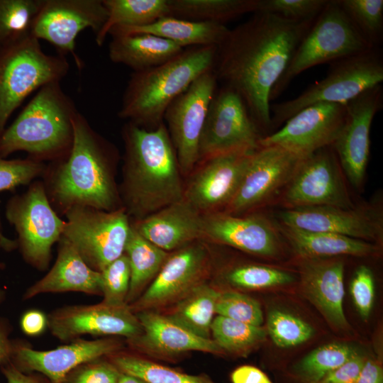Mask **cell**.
<instances>
[{"label": "cell", "instance_id": "cell-1", "mask_svg": "<svg viewBox=\"0 0 383 383\" xmlns=\"http://www.w3.org/2000/svg\"><path fill=\"white\" fill-rule=\"evenodd\" d=\"M315 20L295 21L256 12L229 29L216 47L213 72L217 82L240 94L261 133L272 129V91Z\"/></svg>", "mask_w": 383, "mask_h": 383}, {"label": "cell", "instance_id": "cell-2", "mask_svg": "<svg viewBox=\"0 0 383 383\" xmlns=\"http://www.w3.org/2000/svg\"><path fill=\"white\" fill-rule=\"evenodd\" d=\"M73 126L74 138L69 156L47 163L40 179L52 209L62 217L75 206L107 211L123 208L116 181L118 149L79 111Z\"/></svg>", "mask_w": 383, "mask_h": 383}, {"label": "cell", "instance_id": "cell-3", "mask_svg": "<svg viewBox=\"0 0 383 383\" xmlns=\"http://www.w3.org/2000/svg\"><path fill=\"white\" fill-rule=\"evenodd\" d=\"M121 135L124 154L118 189L131 220L143 219L182 200V173L166 124L149 130L127 121Z\"/></svg>", "mask_w": 383, "mask_h": 383}, {"label": "cell", "instance_id": "cell-4", "mask_svg": "<svg viewBox=\"0 0 383 383\" xmlns=\"http://www.w3.org/2000/svg\"><path fill=\"white\" fill-rule=\"evenodd\" d=\"M60 82L40 87L4 129L0 135V157L20 151L31 160L50 163L69 156L74 138L73 118L78 110Z\"/></svg>", "mask_w": 383, "mask_h": 383}, {"label": "cell", "instance_id": "cell-5", "mask_svg": "<svg viewBox=\"0 0 383 383\" xmlns=\"http://www.w3.org/2000/svg\"><path fill=\"white\" fill-rule=\"evenodd\" d=\"M216 47L184 48L168 61L133 72L123 94L118 116L145 129L164 122L168 106L201 75L213 70Z\"/></svg>", "mask_w": 383, "mask_h": 383}, {"label": "cell", "instance_id": "cell-6", "mask_svg": "<svg viewBox=\"0 0 383 383\" xmlns=\"http://www.w3.org/2000/svg\"><path fill=\"white\" fill-rule=\"evenodd\" d=\"M66 57L45 52L29 35L0 45V135L13 113L32 93L67 74Z\"/></svg>", "mask_w": 383, "mask_h": 383}, {"label": "cell", "instance_id": "cell-7", "mask_svg": "<svg viewBox=\"0 0 383 383\" xmlns=\"http://www.w3.org/2000/svg\"><path fill=\"white\" fill-rule=\"evenodd\" d=\"M382 82L380 48L333 62L324 79L292 99L270 104L272 129L309 106L319 102L347 104Z\"/></svg>", "mask_w": 383, "mask_h": 383}, {"label": "cell", "instance_id": "cell-8", "mask_svg": "<svg viewBox=\"0 0 383 383\" xmlns=\"http://www.w3.org/2000/svg\"><path fill=\"white\" fill-rule=\"evenodd\" d=\"M372 48L352 24L337 0H328L296 47L286 71L272 91L270 101L304 71Z\"/></svg>", "mask_w": 383, "mask_h": 383}, {"label": "cell", "instance_id": "cell-9", "mask_svg": "<svg viewBox=\"0 0 383 383\" xmlns=\"http://www.w3.org/2000/svg\"><path fill=\"white\" fill-rule=\"evenodd\" d=\"M5 217L16 233L23 261L39 272L48 270L52 248L62 235L65 221L52 209L40 179L8 199Z\"/></svg>", "mask_w": 383, "mask_h": 383}, {"label": "cell", "instance_id": "cell-10", "mask_svg": "<svg viewBox=\"0 0 383 383\" xmlns=\"http://www.w3.org/2000/svg\"><path fill=\"white\" fill-rule=\"evenodd\" d=\"M62 236L91 269L101 272L125 252L131 221L125 209L75 206L65 215Z\"/></svg>", "mask_w": 383, "mask_h": 383}, {"label": "cell", "instance_id": "cell-11", "mask_svg": "<svg viewBox=\"0 0 383 383\" xmlns=\"http://www.w3.org/2000/svg\"><path fill=\"white\" fill-rule=\"evenodd\" d=\"M263 137L240 94L222 86L211 101L199 145V162L217 155L250 152Z\"/></svg>", "mask_w": 383, "mask_h": 383}, {"label": "cell", "instance_id": "cell-12", "mask_svg": "<svg viewBox=\"0 0 383 383\" xmlns=\"http://www.w3.org/2000/svg\"><path fill=\"white\" fill-rule=\"evenodd\" d=\"M331 146L320 149L299 162L280 194L284 209L309 206L355 207Z\"/></svg>", "mask_w": 383, "mask_h": 383}, {"label": "cell", "instance_id": "cell-13", "mask_svg": "<svg viewBox=\"0 0 383 383\" xmlns=\"http://www.w3.org/2000/svg\"><path fill=\"white\" fill-rule=\"evenodd\" d=\"M216 87L213 70L204 73L165 113L164 121L183 174L191 173L198 164L200 138Z\"/></svg>", "mask_w": 383, "mask_h": 383}, {"label": "cell", "instance_id": "cell-14", "mask_svg": "<svg viewBox=\"0 0 383 383\" xmlns=\"http://www.w3.org/2000/svg\"><path fill=\"white\" fill-rule=\"evenodd\" d=\"M107 18L103 0H44L33 22L31 35L52 44L59 55H72L81 70L83 63L75 52L77 35L86 28L97 35Z\"/></svg>", "mask_w": 383, "mask_h": 383}, {"label": "cell", "instance_id": "cell-15", "mask_svg": "<svg viewBox=\"0 0 383 383\" xmlns=\"http://www.w3.org/2000/svg\"><path fill=\"white\" fill-rule=\"evenodd\" d=\"M47 321L50 333L61 342L73 341L86 335L123 337L130 340L143 331L128 304L115 306L103 301L58 307L47 315Z\"/></svg>", "mask_w": 383, "mask_h": 383}, {"label": "cell", "instance_id": "cell-16", "mask_svg": "<svg viewBox=\"0 0 383 383\" xmlns=\"http://www.w3.org/2000/svg\"><path fill=\"white\" fill-rule=\"evenodd\" d=\"M301 158L278 146H260L251 155L236 194L223 211L243 215L280 196Z\"/></svg>", "mask_w": 383, "mask_h": 383}, {"label": "cell", "instance_id": "cell-17", "mask_svg": "<svg viewBox=\"0 0 383 383\" xmlns=\"http://www.w3.org/2000/svg\"><path fill=\"white\" fill-rule=\"evenodd\" d=\"M346 104L319 102L295 113L284 125L262 137L260 146H278L300 157L331 146L345 120Z\"/></svg>", "mask_w": 383, "mask_h": 383}, {"label": "cell", "instance_id": "cell-18", "mask_svg": "<svg viewBox=\"0 0 383 383\" xmlns=\"http://www.w3.org/2000/svg\"><path fill=\"white\" fill-rule=\"evenodd\" d=\"M382 103L381 84L348 101L345 122L331 145L342 171L355 188L360 187L365 179L370 157L371 126Z\"/></svg>", "mask_w": 383, "mask_h": 383}, {"label": "cell", "instance_id": "cell-19", "mask_svg": "<svg viewBox=\"0 0 383 383\" xmlns=\"http://www.w3.org/2000/svg\"><path fill=\"white\" fill-rule=\"evenodd\" d=\"M123 342L118 337L96 340L78 338L70 344L48 350L33 348L21 339H13L10 360L21 371L43 374L51 383H63L67 374L79 365L119 352Z\"/></svg>", "mask_w": 383, "mask_h": 383}, {"label": "cell", "instance_id": "cell-20", "mask_svg": "<svg viewBox=\"0 0 383 383\" xmlns=\"http://www.w3.org/2000/svg\"><path fill=\"white\" fill-rule=\"evenodd\" d=\"M197 240L177 249L168 256L151 284L129 304L136 313L178 301L203 279L209 270L206 247Z\"/></svg>", "mask_w": 383, "mask_h": 383}, {"label": "cell", "instance_id": "cell-21", "mask_svg": "<svg viewBox=\"0 0 383 383\" xmlns=\"http://www.w3.org/2000/svg\"><path fill=\"white\" fill-rule=\"evenodd\" d=\"M283 240L277 225L262 215H234L223 211L202 214L201 240L273 259L282 255Z\"/></svg>", "mask_w": 383, "mask_h": 383}, {"label": "cell", "instance_id": "cell-22", "mask_svg": "<svg viewBox=\"0 0 383 383\" xmlns=\"http://www.w3.org/2000/svg\"><path fill=\"white\" fill-rule=\"evenodd\" d=\"M254 151L217 155L198 162L183 198L202 214L224 209L236 194Z\"/></svg>", "mask_w": 383, "mask_h": 383}, {"label": "cell", "instance_id": "cell-23", "mask_svg": "<svg viewBox=\"0 0 383 383\" xmlns=\"http://www.w3.org/2000/svg\"><path fill=\"white\" fill-rule=\"evenodd\" d=\"M277 216L279 223L290 228L335 233L379 245L382 242V218L374 207H299L284 209Z\"/></svg>", "mask_w": 383, "mask_h": 383}, {"label": "cell", "instance_id": "cell-24", "mask_svg": "<svg viewBox=\"0 0 383 383\" xmlns=\"http://www.w3.org/2000/svg\"><path fill=\"white\" fill-rule=\"evenodd\" d=\"M301 292L338 332L348 333L350 326L343 310L344 262L340 259H299Z\"/></svg>", "mask_w": 383, "mask_h": 383}, {"label": "cell", "instance_id": "cell-25", "mask_svg": "<svg viewBox=\"0 0 383 383\" xmlns=\"http://www.w3.org/2000/svg\"><path fill=\"white\" fill-rule=\"evenodd\" d=\"M142 326V333L127 340L133 348L149 355L170 357L189 351L214 355L225 353L212 340L200 337L169 316L152 310L135 313Z\"/></svg>", "mask_w": 383, "mask_h": 383}, {"label": "cell", "instance_id": "cell-26", "mask_svg": "<svg viewBox=\"0 0 383 383\" xmlns=\"http://www.w3.org/2000/svg\"><path fill=\"white\" fill-rule=\"evenodd\" d=\"M131 224L143 238L166 252L202 238V213L184 198L143 219L131 221Z\"/></svg>", "mask_w": 383, "mask_h": 383}, {"label": "cell", "instance_id": "cell-27", "mask_svg": "<svg viewBox=\"0 0 383 383\" xmlns=\"http://www.w3.org/2000/svg\"><path fill=\"white\" fill-rule=\"evenodd\" d=\"M57 244L54 265L42 278L25 290L22 299L28 301L43 294L70 292L101 296L100 272L89 267L62 235Z\"/></svg>", "mask_w": 383, "mask_h": 383}, {"label": "cell", "instance_id": "cell-28", "mask_svg": "<svg viewBox=\"0 0 383 383\" xmlns=\"http://www.w3.org/2000/svg\"><path fill=\"white\" fill-rule=\"evenodd\" d=\"M283 239L299 259L332 258L341 255L370 257L380 252L379 244L342 235L307 231L276 223Z\"/></svg>", "mask_w": 383, "mask_h": 383}, {"label": "cell", "instance_id": "cell-29", "mask_svg": "<svg viewBox=\"0 0 383 383\" xmlns=\"http://www.w3.org/2000/svg\"><path fill=\"white\" fill-rule=\"evenodd\" d=\"M228 30L229 28L222 23L166 16L141 27H114L109 30V35L152 34L170 40L183 48H187L217 47Z\"/></svg>", "mask_w": 383, "mask_h": 383}, {"label": "cell", "instance_id": "cell-30", "mask_svg": "<svg viewBox=\"0 0 383 383\" xmlns=\"http://www.w3.org/2000/svg\"><path fill=\"white\" fill-rule=\"evenodd\" d=\"M109 57L111 62L140 72L158 66L184 48L167 39L148 33L111 36Z\"/></svg>", "mask_w": 383, "mask_h": 383}, {"label": "cell", "instance_id": "cell-31", "mask_svg": "<svg viewBox=\"0 0 383 383\" xmlns=\"http://www.w3.org/2000/svg\"><path fill=\"white\" fill-rule=\"evenodd\" d=\"M125 254L131 268V282L126 298V304L129 305L142 294L146 286L155 277L169 254L143 238L132 224Z\"/></svg>", "mask_w": 383, "mask_h": 383}, {"label": "cell", "instance_id": "cell-32", "mask_svg": "<svg viewBox=\"0 0 383 383\" xmlns=\"http://www.w3.org/2000/svg\"><path fill=\"white\" fill-rule=\"evenodd\" d=\"M357 353L345 343L323 345L289 366L283 374L284 379L286 383H318Z\"/></svg>", "mask_w": 383, "mask_h": 383}, {"label": "cell", "instance_id": "cell-33", "mask_svg": "<svg viewBox=\"0 0 383 383\" xmlns=\"http://www.w3.org/2000/svg\"><path fill=\"white\" fill-rule=\"evenodd\" d=\"M107 20L95 40L101 46L114 27H141L170 16L168 0H103Z\"/></svg>", "mask_w": 383, "mask_h": 383}, {"label": "cell", "instance_id": "cell-34", "mask_svg": "<svg viewBox=\"0 0 383 383\" xmlns=\"http://www.w3.org/2000/svg\"><path fill=\"white\" fill-rule=\"evenodd\" d=\"M218 291L202 282L176 301L172 319L194 334L210 339Z\"/></svg>", "mask_w": 383, "mask_h": 383}, {"label": "cell", "instance_id": "cell-35", "mask_svg": "<svg viewBox=\"0 0 383 383\" xmlns=\"http://www.w3.org/2000/svg\"><path fill=\"white\" fill-rule=\"evenodd\" d=\"M170 16L196 21L225 22L256 13L259 0H168Z\"/></svg>", "mask_w": 383, "mask_h": 383}, {"label": "cell", "instance_id": "cell-36", "mask_svg": "<svg viewBox=\"0 0 383 383\" xmlns=\"http://www.w3.org/2000/svg\"><path fill=\"white\" fill-rule=\"evenodd\" d=\"M107 358L121 373L138 377L145 383H217L207 374L184 373L121 350Z\"/></svg>", "mask_w": 383, "mask_h": 383}, {"label": "cell", "instance_id": "cell-37", "mask_svg": "<svg viewBox=\"0 0 383 383\" xmlns=\"http://www.w3.org/2000/svg\"><path fill=\"white\" fill-rule=\"evenodd\" d=\"M211 333L223 352L246 356L265 341L267 331L261 326L218 315L212 321Z\"/></svg>", "mask_w": 383, "mask_h": 383}, {"label": "cell", "instance_id": "cell-38", "mask_svg": "<svg viewBox=\"0 0 383 383\" xmlns=\"http://www.w3.org/2000/svg\"><path fill=\"white\" fill-rule=\"evenodd\" d=\"M44 0H0V45L31 35Z\"/></svg>", "mask_w": 383, "mask_h": 383}, {"label": "cell", "instance_id": "cell-39", "mask_svg": "<svg viewBox=\"0 0 383 383\" xmlns=\"http://www.w3.org/2000/svg\"><path fill=\"white\" fill-rule=\"evenodd\" d=\"M223 281L231 287L261 289L284 286L296 280L289 271L261 264H241L230 267L222 274Z\"/></svg>", "mask_w": 383, "mask_h": 383}, {"label": "cell", "instance_id": "cell-40", "mask_svg": "<svg viewBox=\"0 0 383 383\" xmlns=\"http://www.w3.org/2000/svg\"><path fill=\"white\" fill-rule=\"evenodd\" d=\"M362 37L373 48L383 39V0H337Z\"/></svg>", "mask_w": 383, "mask_h": 383}, {"label": "cell", "instance_id": "cell-41", "mask_svg": "<svg viewBox=\"0 0 383 383\" xmlns=\"http://www.w3.org/2000/svg\"><path fill=\"white\" fill-rule=\"evenodd\" d=\"M267 330L273 343L282 348L303 344L315 333L313 327L308 322L280 309H272L269 312Z\"/></svg>", "mask_w": 383, "mask_h": 383}, {"label": "cell", "instance_id": "cell-42", "mask_svg": "<svg viewBox=\"0 0 383 383\" xmlns=\"http://www.w3.org/2000/svg\"><path fill=\"white\" fill-rule=\"evenodd\" d=\"M215 313L253 326H261L263 323L260 303L255 299L234 290L218 292Z\"/></svg>", "mask_w": 383, "mask_h": 383}, {"label": "cell", "instance_id": "cell-43", "mask_svg": "<svg viewBox=\"0 0 383 383\" xmlns=\"http://www.w3.org/2000/svg\"><path fill=\"white\" fill-rule=\"evenodd\" d=\"M131 268L125 252L100 272L101 301L115 306L127 304Z\"/></svg>", "mask_w": 383, "mask_h": 383}, {"label": "cell", "instance_id": "cell-44", "mask_svg": "<svg viewBox=\"0 0 383 383\" xmlns=\"http://www.w3.org/2000/svg\"><path fill=\"white\" fill-rule=\"evenodd\" d=\"M47 163L28 157L8 160L0 157V192H13L41 179Z\"/></svg>", "mask_w": 383, "mask_h": 383}, {"label": "cell", "instance_id": "cell-45", "mask_svg": "<svg viewBox=\"0 0 383 383\" xmlns=\"http://www.w3.org/2000/svg\"><path fill=\"white\" fill-rule=\"evenodd\" d=\"M328 2V0H259L257 12L295 21H311L317 18Z\"/></svg>", "mask_w": 383, "mask_h": 383}, {"label": "cell", "instance_id": "cell-46", "mask_svg": "<svg viewBox=\"0 0 383 383\" xmlns=\"http://www.w3.org/2000/svg\"><path fill=\"white\" fill-rule=\"evenodd\" d=\"M106 357L79 365L67 374L63 383H118L121 372Z\"/></svg>", "mask_w": 383, "mask_h": 383}, {"label": "cell", "instance_id": "cell-47", "mask_svg": "<svg viewBox=\"0 0 383 383\" xmlns=\"http://www.w3.org/2000/svg\"><path fill=\"white\" fill-rule=\"evenodd\" d=\"M374 274L366 265H360L355 272L350 287L355 306L362 319L367 320L374 299Z\"/></svg>", "mask_w": 383, "mask_h": 383}, {"label": "cell", "instance_id": "cell-48", "mask_svg": "<svg viewBox=\"0 0 383 383\" xmlns=\"http://www.w3.org/2000/svg\"><path fill=\"white\" fill-rule=\"evenodd\" d=\"M366 356L357 353L347 362L326 375L318 383H356Z\"/></svg>", "mask_w": 383, "mask_h": 383}, {"label": "cell", "instance_id": "cell-49", "mask_svg": "<svg viewBox=\"0 0 383 383\" xmlns=\"http://www.w3.org/2000/svg\"><path fill=\"white\" fill-rule=\"evenodd\" d=\"M0 371L6 383H51L41 374L21 371L10 360L0 365Z\"/></svg>", "mask_w": 383, "mask_h": 383}, {"label": "cell", "instance_id": "cell-50", "mask_svg": "<svg viewBox=\"0 0 383 383\" xmlns=\"http://www.w3.org/2000/svg\"><path fill=\"white\" fill-rule=\"evenodd\" d=\"M20 327L28 336H38L48 328L47 315L38 309L25 311L20 319Z\"/></svg>", "mask_w": 383, "mask_h": 383}, {"label": "cell", "instance_id": "cell-51", "mask_svg": "<svg viewBox=\"0 0 383 383\" xmlns=\"http://www.w3.org/2000/svg\"><path fill=\"white\" fill-rule=\"evenodd\" d=\"M230 378L231 383H273L262 370L249 365L236 367Z\"/></svg>", "mask_w": 383, "mask_h": 383}, {"label": "cell", "instance_id": "cell-52", "mask_svg": "<svg viewBox=\"0 0 383 383\" xmlns=\"http://www.w3.org/2000/svg\"><path fill=\"white\" fill-rule=\"evenodd\" d=\"M356 383H383V367L379 356H366Z\"/></svg>", "mask_w": 383, "mask_h": 383}, {"label": "cell", "instance_id": "cell-53", "mask_svg": "<svg viewBox=\"0 0 383 383\" xmlns=\"http://www.w3.org/2000/svg\"><path fill=\"white\" fill-rule=\"evenodd\" d=\"M13 326L10 320L0 316V365L10 360L13 339L11 338Z\"/></svg>", "mask_w": 383, "mask_h": 383}, {"label": "cell", "instance_id": "cell-54", "mask_svg": "<svg viewBox=\"0 0 383 383\" xmlns=\"http://www.w3.org/2000/svg\"><path fill=\"white\" fill-rule=\"evenodd\" d=\"M18 248L17 242L16 239H11L7 237L4 233L3 225L1 222V218L0 215V252H11L16 250ZM5 268V264L0 261V270Z\"/></svg>", "mask_w": 383, "mask_h": 383}, {"label": "cell", "instance_id": "cell-55", "mask_svg": "<svg viewBox=\"0 0 383 383\" xmlns=\"http://www.w3.org/2000/svg\"><path fill=\"white\" fill-rule=\"evenodd\" d=\"M118 383H145L140 379L129 374L121 373Z\"/></svg>", "mask_w": 383, "mask_h": 383}, {"label": "cell", "instance_id": "cell-56", "mask_svg": "<svg viewBox=\"0 0 383 383\" xmlns=\"http://www.w3.org/2000/svg\"><path fill=\"white\" fill-rule=\"evenodd\" d=\"M7 296L6 290L0 287V306L6 301Z\"/></svg>", "mask_w": 383, "mask_h": 383}]
</instances>
